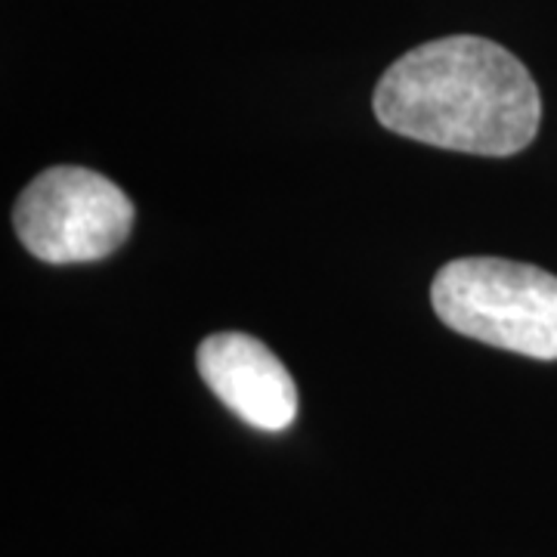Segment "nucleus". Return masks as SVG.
Wrapping results in <instances>:
<instances>
[{"instance_id": "obj_4", "label": "nucleus", "mask_w": 557, "mask_h": 557, "mask_svg": "<svg viewBox=\"0 0 557 557\" xmlns=\"http://www.w3.org/2000/svg\"><path fill=\"white\" fill-rule=\"evenodd\" d=\"M199 375L245 424L285 431L298 416V387L282 359L251 335L220 332L201 341Z\"/></svg>"}, {"instance_id": "obj_2", "label": "nucleus", "mask_w": 557, "mask_h": 557, "mask_svg": "<svg viewBox=\"0 0 557 557\" xmlns=\"http://www.w3.org/2000/svg\"><path fill=\"white\" fill-rule=\"evenodd\" d=\"M437 317L465 338L557 359V276L502 258L449 260L431 285Z\"/></svg>"}, {"instance_id": "obj_1", "label": "nucleus", "mask_w": 557, "mask_h": 557, "mask_svg": "<svg viewBox=\"0 0 557 557\" xmlns=\"http://www.w3.org/2000/svg\"><path fill=\"white\" fill-rule=\"evenodd\" d=\"M375 119L399 137L471 156H515L542 121L527 65L478 35L431 40L399 57L375 87Z\"/></svg>"}, {"instance_id": "obj_3", "label": "nucleus", "mask_w": 557, "mask_h": 557, "mask_svg": "<svg viewBox=\"0 0 557 557\" xmlns=\"http://www.w3.org/2000/svg\"><path fill=\"white\" fill-rule=\"evenodd\" d=\"M22 245L47 263H87L131 236L134 205L109 177L87 168H50L16 201Z\"/></svg>"}]
</instances>
